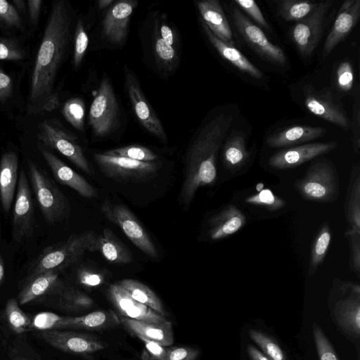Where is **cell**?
<instances>
[{
    "mask_svg": "<svg viewBox=\"0 0 360 360\" xmlns=\"http://www.w3.org/2000/svg\"><path fill=\"white\" fill-rule=\"evenodd\" d=\"M73 26L71 6L65 0L55 1L44 27L31 74L28 112L39 113L46 99L54 92L56 78L72 39Z\"/></svg>",
    "mask_w": 360,
    "mask_h": 360,
    "instance_id": "1",
    "label": "cell"
},
{
    "mask_svg": "<svg viewBox=\"0 0 360 360\" xmlns=\"http://www.w3.org/2000/svg\"><path fill=\"white\" fill-rule=\"evenodd\" d=\"M234 116L225 110L210 112L193 134L185 158L184 179L180 201L188 207L197 191L213 184L217 179V159Z\"/></svg>",
    "mask_w": 360,
    "mask_h": 360,
    "instance_id": "2",
    "label": "cell"
},
{
    "mask_svg": "<svg viewBox=\"0 0 360 360\" xmlns=\"http://www.w3.org/2000/svg\"><path fill=\"white\" fill-rule=\"evenodd\" d=\"M88 251H98V236L91 231L72 235L60 245L46 248L30 268L28 276L47 270L63 269Z\"/></svg>",
    "mask_w": 360,
    "mask_h": 360,
    "instance_id": "3",
    "label": "cell"
},
{
    "mask_svg": "<svg viewBox=\"0 0 360 360\" xmlns=\"http://www.w3.org/2000/svg\"><path fill=\"white\" fill-rule=\"evenodd\" d=\"M295 188L304 199L318 202L335 200L340 191L339 178L333 163L328 159L314 162Z\"/></svg>",
    "mask_w": 360,
    "mask_h": 360,
    "instance_id": "4",
    "label": "cell"
},
{
    "mask_svg": "<svg viewBox=\"0 0 360 360\" xmlns=\"http://www.w3.org/2000/svg\"><path fill=\"white\" fill-rule=\"evenodd\" d=\"M94 137L103 139L113 134L120 124V109L111 80L103 74L89 112Z\"/></svg>",
    "mask_w": 360,
    "mask_h": 360,
    "instance_id": "5",
    "label": "cell"
},
{
    "mask_svg": "<svg viewBox=\"0 0 360 360\" xmlns=\"http://www.w3.org/2000/svg\"><path fill=\"white\" fill-rule=\"evenodd\" d=\"M30 179L45 220L55 224L69 216L68 199L48 174L32 161L28 162Z\"/></svg>",
    "mask_w": 360,
    "mask_h": 360,
    "instance_id": "6",
    "label": "cell"
},
{
    "mask_svg": "<svg viewBox=\"0 0 360 360\" xmlns=\"http://www.w3.org/2000/svg\"><path fill=\"white\" fill-rule=\"evenodd\" d=\"M38 140L66 157L85 173L91 175L92 169L82 148L75 134L66 131L58 122L46 120L39 123Z\"/></svg>",
    "mask_w": 360,
    "mask_h": 360,
    "instance_id": "7",
    "label": "cell"
},
{
    "mask_svg": "<svg viewBox=\"0 0 360 360\" xmlns=\"http://www.w3.org/2000/svg\"><path fill=\"white\" fill-rule=\"evenodd\" d=\"M101 211L105 217L123 231L129 240L148 257L158 258V249L148 232L131 210L123 204L103 201Z\"/></svg>",
    "mask_w": 360,
    "mask_h": 360,
    "instance_id": "8",
    "label": "cell"
},
{
    "mask_svg": "<svg viewBox=\"0 0 360 360\" xmlns=\"http://www.w3.org/2000/svg\"><path fill=\"white\" fill-rule=\"evenodd\" d=\"M123 70L124 89L137 120L150 134L167 144L165 128L145 96L137 77L127 65Z\"/></svg>",
    "mask_w": 360,
    "mask_h": 360,
    "instance_id": "9",
    "label": "cell"
},
{
    "mask_svg": "<svg viewBox=\"0 0 360 360\" xmlns=\"http://www.w3.org/2000/svg\"><path fill=\"white\" fill-rule=\"evenodd\" d=\"M333 3L331 0L318 3L316 8L309 15L297 22L292 27L291 39L303 58H309L316 49Z\"/></svg>",
    "mask_w": 360,
    "mask_h": 360,
    "instance_id": "10",
    "label": "cell"
},
{
    "mask_svg": "<svg viewBox=\"0 0 360 360\" xmlns=\"http://www.w3.org/2000/svg\"><path fill=\"white\" fill-rule=\"evenodd\" d=\"M94 159L107 176L120 181H139L149 179L158 172L160 163L141 162L126 158L114 157L95 153Z\"/></svg>",
    "mask_w": 360,
    "mask_h": 360,
    "instance_id": "11",
    "label": "cell"
},
{
    "mask_svg": "<svg viewBox=\"0 0 360 360\" xmlns=\"http://www.w3.org/2000/svg\"><path fill=\"white\" fill-rule=\"evenodd\" d=\"M231 16L238 32L256 53L274 65H286L287 58L282 49L272 44L261 28L248 19L238 8L233 7Z\"/></svg>",
    "mask_w": 360,
    "mask_h": 360,
    "instance_id": "12",
    "label": "cell"
},
{
    "mask_svg": "<svg viewBox=\"0 0 360 360\" xmlns=\"http://www.w3.org/2000/svg\"><path fill=\"white\" fill-rule=\"evenodd\" d=\"M303 92L305 107L311 113L345 130L349 128L346 112L330 89L318 90L307 84Z\"/></svg>",
    "mask_w": 360,
    "mask_h": 360,
    "instance_id": "13",
    "label": "cell"
},
{
    "mask_svg": "<svg viewBox=\"0 0 360 360\" xmlns=\"http://www.w3.org/2000/svg\"><path fill=\"white\" fill-rule=\"evenodd\" d=\"M39 336L51 347L70 354L88 355L106 347L98 337L86 333L50 330L39 331Z\"/></svg>",
    "mask_w": 360,
    "mask_h": 360,
    "instance_id": "14",
    "label": "cell"
},
{
    "mask_svg": "<svg viewBox=\"0 0 360 360\" xmlns=\"http://www.w3.org/2000/svg\"><path fill=\"white\" fill-rule=\"evenodd\" d=\"M136 0H120L107 9L102 22V38L115 46H121L127 41L131 16L138 6Z\"/></svg>",
    "mask_w": 360,
    "mask_h": 360,
    "instance_id": "15",
    "label": "cell"
},
{
    "mask_svg": "<svg viewBox=\"0 0 360 360\" xmlns=\"http://www.w3.org/2000/svg\"><path fill=\"white\" fill-rule=\"evenodd\" d=\"M34 210L28 180L24 169H22L19 174L12 219V236L16 243L32 236Z\"/></svg>",
    "mask_w": 360,
    "mask_h": 360,
    "instance_id": "16",
    "label": "cell"
},
{
    "mask_svg": "<svg viewBox=\"0 0 360 360\" xmlns=\"http://www.w3.org/2000/svg\"><path fill=\"white\" fill-rule=\"evenodd\" d=\"M336 141L310 143L283 148L274 153L268 160L269 165L274 169H285L298 167L334 150Z\"/></svg>",
    "mask_w": 360,
    "mask_h": 360,
    "instance_id": "17",
    "label": "cell"
},
{
    "mask_svg": "<svg viewBox=\"0 0 360 360\" xmlns=\"http://www.w3.org/2000/svg\"><path fill=\"white\" fill-rule=\"evenodd\" d=\"M110 300L122 316L150 323H163L168 320L149 307L133 299L118 283L108 290Z\"/></svg>",
    "mask_w": 360,
    "mask_h": 360,
    "instance_id": "18",
    "label": "cell"
},
{
    "mask_svg": "<svg viewBox=\"0 0 360 360\" xmlns=\"http://www.w3.org/2000/svg\"><path fill=\"white\" fill-rule=\"evenodd\" d=\"M63 270L61 269L47 270L28 276L19 292L18 304H27L57 292L65 285L59 276Z\"/></svg>",
    "mask_w": 360,
    "mask_h": 360,
    "instance_id": "19",
    "label": "cell"
},
{
    "mask_svg": "<svg viewBox=\"0 0 360 360\" xmlns=\"http://www.w3.org/2000/svg\"><path fill=\"white\" fill-rule=\"evenodd\" d=\"M39 149L58 182L70 187L84 198H94L98 196L95 188L82 176L65 164L49 150L44 147H39Z\"/></svg>",
    "mask_w": 360,
    "mask_h": 360,
    "instance_id": "20",
    "label": "cell"
},
{
    "mask_svg": "<svg viewBox=\"0 0 360 360\" xmlns=\"http://www.w3.org/2000/svg\"><path fill=\"white\" fill-rule=\"evenodd\" d=\"M334 316L339 326L349 335H360V287L352 285L349 294L338 300L334 307Z\"/></svg>",
    "mask_w": 360,
    "mask_h": 360,
    "instance_id": "21",
    "label": "cell"
},
{
    "mask_svg": "<svg viewBox=\"0 0 360 360\" xmlns=\"http://www.w3.org/2000/svg\"><path fill=\"white\" fill-rule=\"evenodd\" d=\"M245 223L244 214L236 206L229 205L210 219L207 235L212 240H221L238 232Z\"/></svg>",
    "mask_w": 360,
    "mask_h": 360,
    "instance_id": "22",
    "label": "cell"
},
{
    "mask_svg": "<svg viewBox=\"0 0 360 360\" xmlns=\"http://www.w3.org/2000/svg\"><path fill=\"white\" fill-rule=\"evenodd\" d=\"M201 20L221 41L233 45L232 31L224 10L217 0L195 1Z\"/></svg>",
    "mask_w": 360,
    "mask_h": 360,
    "instance_id": "23",
    "label": "cell"
},
{
    "mask_svg": "<svg viewBox=\"0 0 360 360\" xmlns=\"http://www.w3.org/2000/svg\"><path fill=\"white\" fill-rule=\"evenodd\" d=\"M360 17V0L348 8L340 7L323 46V56L327 57L352 30Z\"/></svg>",
    "mask_w": 360,
    "mask_h": 360,
    "instance_id": "24",
    "label": "cell"
},
{
    "mask_svg": "<svg viewBox=\"0 0 360 360\" xmlns=\"http://www.w3.org/2000/svg\"><path fill=\"white\" fill-rule=\"evenodd\" d=\"M119 324L120 318L112 311H96L80 316H62L57 330H101Z\"/></svg>",
    "mask_w": 360,
    "mask_h": 360,
    "instance_id": "25",
    "label": "cell"
},
{
    "mask_svg": "<svg viewBox=\"0 0 360 360\" xmlns=\"http://www.w3.org/2000/svg\"><path fill=\"white\" fill-rule=\"evenodd\" d=\"M326 133L322 127L297 125L272 134L266 138V143L271 148H288L317 139Z\"/></svg>",
    "mask_w": 360,
    "mask_h": 360,
    "instance_id": "26",
    "label": "cell"
},
{
    "mask_svg": "<svg viewBox=\"0 0 360 360\" xmlns=\"http://www.w3.org/2000/svg\"><path fill=\"white\" fill-rule=\"evenodd\" d=\"M18 158L11 150L5 152L0 159V200L5 212H8L18 186Z\"/></svg>",
    "mask_w": 360,
    "mask_h": 360,
    "instance_id": "27",
    "label": "cell"
},
{
    "mask_svg": "<svg viewBox=\"0 0 360 360\" xmlns=\"http://www.w3.org/2000/svg\"><path fill=\"white\" fill-rule=\"evenodd\" d=\"M200 22L208 41L224 59L232 64L239 71L256 79H261L263 77V74L260 70L252 63L239 50L233 45L221 41L210 30L201 19H200Z\"/></svg>",
    "mask_w": 360,
    "mask_h": 360,
    "instance_id": "28",
    "label": "cell"
},
{
    "mask_svg": "<svg viewBox=\"0 0 360 360\" xmlns=\"http://www.w3.org/2000/svg\"><path fill=\"white\" fill-rule=\"evenodd\" d=\"M120 323L136 337L141 336L153 340L164 347H169L174 342L172 323L168 321L163 323H150L121 316Z\"/></svg>",
    "mask_w": 360,
    "mask_h": 360,
    "instance_id": "29",
    "label": "cell"
},
{
    "mask_svg": "<svg viewBox=\"0 0 360 360\" xmlns=\"http://www.w3.org/2000/svg\"><path fill=\"white\" fill-rule=\"evenodd\" d=\"M222 145V161L224 167L233 172L242 168L249 160L250 153L246 148L245 135L233 130Z\"/></svg>",
    "mask_w": 360,
    "mask_h": 360,
    "instance_id": "30",
    "label": "cell"
},
{
    "mask_svg": "<svg viewBox=\"0 0 360 360\" xmlns=\"http://www.w3.org/2000/svg\"><path fill=\"white\" fill-rule=\"evenodd\" d=\"M344 212L347 229L360 232V166L354 164L351 170Z\"/></svg>",
    "mask_w": 360,
    "mask_h": 360,
    "instance_id": "31",
    "label": "cell"
},
{
    "mask_svg": "<svg viewBox=\"0 0 360 360\" xmlns=\"http://www.w3.org/2000/svg\"><path fill=\"white\" fill-rule=\"evenodd\" d=\"M98 251L109 262L128 264L132 257L128 249L109 229H104L98 236Z\"/></svg>",
    "mask_w": 360,
    "mask_h": 360,
    "instance_id": "32",
    "label": "cell"
},
{
    "mask_svg": "<svg viewBox=\"0 0 360 360\" xmlns=\"http://www.w3.org/2000/svg\"><path fill=\"white\" fill-rule=\"evenodd\" d=\"M118 284L137 302L143 304L166 317L167 313L160 299L144 283L131 278H125Z\"/></svg>",
    "mask_w": 360,
    "mask_h": 360,
    "instance_id": "33",
    "label": "cell"
},
{
    "mask_svg": "<svg viewBox=\"0 0 360 360\" xmlns=\"http://www.w3.org/2000/svg\"><path fill=\"white\" fill-rule=\"evenodd\" d=\"M53 295L58 307L68 312L84 311L94 304V300L88 295L65 285Z\"/></svg>",
    "mask_w": 360,
    "mask_h": 360,
    "instance_id": "34",
    "label": "cell"
},
{
    "mask_svg": "<svg viewBox=\"0 0 360 360\" xmlns=\"http://www.w3.org/2000/svg\"><path fill=\"white\" fill-rule=\"evenodd\" d=\"M151 49L155 62L160 69L172 72L179 62L178 49L169 45L159 34L154 24L151 32Z\"/></svg>",
    "mask_w": 360,
    "mask_h": 360,
    "instance_id": "35",
    "label": "cell"
},
{
    "mask_svg": "<svg viewBox=\"0 0 360 360\" xmlns=\"http://www.w3.org/2000/svg\"><path fill=\"white\" fill-rule=\"evenodd\" d=\"M331 241V231L328 223H324L316 233L312 243L309 274L316 273L319 266L323 262Z\"/></svg>",
    "mask_w": 360,
    "mask_h": 360,
    "instance_id": "36",
    "label": "cell"
},
{
    "mask_svg": "<svg viewBox=\"0 0 360 360\" xmlns=\"http://www.w3.org/2000/svg\"><path fill=\"white\" fill-rule=\"evenodd\" d=\"M318 3L309 1L283 0L278 1V12L285 21H300L309 15Z\"/></svg>",
    "mask_w": 360,
    "mask_h": 360,
    "instance_id": "37",
    "label": "cell"
},
{
    "mask_svg": "<svg viewBox=\"0 0 360 360\" xmlns=\"http://www.w3.org/2000/svg\"><path fill=\"white\" fill-rule=\"evenodd\" d=\"M5 314L9 326L15 333L22 334L30 328L31 319L20 308L15 299L7 301Z\"/></svg>",
    "mask_w": 360,
    "mask_h": 360,
    "instance_id": "38",
    "label": "cell"
},
{
    "mask_svg": "<svg viewBox=\"0 0 360 360\" xmlns=\"http://www.w3.org/2000/svg\"><path fill=\"white\" fill-rule=\"evenodd\" d=\"M104 155L126 158L141 162H155L159 159L158 155L150 148L140 145H130L106 150Z\"/></svg>",
    "mask_w": 360,
    "mask_h": 360,
    "instance_id": "39",
    "label": "cell"
},
{
    "mask_svg": "<svg viewBox=\"0 0 360 360\" xmlns=\"http://www.w3.org/2000/svg\"><path fill=\"white\" fill-rule=\"evenodd\" d=\"M62 113L75 129L84 131L85 105L82 98L75 97L67 101L63 106Z\"/></svg>",
    "mask_w": 360,
    "mask_h": 360,
    "instance_id": "40",
    "label": "cell"
},
{
    "mask_svg": "<svg viewBox=\"0 0 360 360\" xmlns=\"http://www.w3.org/2000/svg\"><path fill=\"white\" fill-rule=\"evenodd\" d=\"M248 334L270 360H286L283 351L271 337L255 329H250Z\"/></svg>",
    "mask_w": 360,
    "mask_h": 360,
    "instance_id": "41",
    "label": "cell"
},
{
    "mask_svg": "<svg viewBox=\"0 0 360 360\" xmlns=\"http://www.w3.org/2000/svg\"><path fill=\"white\" fill-rule=\"evenodd\" d=\"M89 45V37L84 20L79 18L75 26L72 64L75 69L81 65Z\"/></svg>",
    "mask_w": 360,
    "mask_h": 360,
    "instance_id": "42",
    "label": "cell"
},
{
    "mask_svg": "<svg viewBox=\"0 0 360 360\" xmlns=\"http://www.w3.org/2000/svg\"><path fill=\"white\" fill-rule=\"evenodd\" d=\"M245 202L252 205L264 207L271 212L277 211L285 205V202L282 198L267 188L248 197Z\"/></svg>",
    "mask_w": 360,
    "mask_h": 360,
    "instance_id": "43",
    "label": "cell"
},
{
    "mask_svg": "<svg viewBox=\"0 0 360 360\" xmlns=\"http://www.w3.org/2000/svg\"><path fill=\"white\" fill-rule=\"evenodd\" d=\"M0 27L8 30H24L20 14L11 2L0 0Z\"/></svg>",
    "mask_w": 360,
    "mask_h": 360,
    "instance_id": "44",
    "label": "cell"
},
{
    "mask_svg": "<svg viewBox=\"0 0 360 360\" xmlns=\"http://www.w3.org/2000/svg\"><path fill=\"white\" fill-rule=\"evenodd\" d=\"M26 55L25 49L18 40L0 37V60H22Z\"/></svg>",
    "mask_w": 360,
    "mask_h": 360,
    "instance_id": "45",
    "label": "cell"
},
{
    "mask_svg": "<svg viewBox=\"0 0 360 360\" xmlns=\"http://www.w3.org/2000/svg\"><path fill=\"white\" fill-rule=\"evenodd\" d=\"M313 335L319 360H339L331 343L315 323L313 324Z\"/></svg>",
    "mask_w": 360,
    "mask_h": 360,
    "instance_id": "46",
    "label": "cell"
},
{
    "mask_svg": "<svg viewBox=\"0 0 360 360\" xmlns=\"http://www.w3.org/2000/svg\"><path fill=\"white\" fill-rule=\"evenodd\" d=\"M354 69L349 60H343L338 66L335 72V84L338 89L343 92L350 91L354 85Z\"/></svg>",
    "mask_w": 360,
    "mask_h": 360,
    "instance_id": "47",
    "label": "cell"
},
{
    "mask_svg": "<svg viewBox=\"0 0 360 360\" xmlns=\"http://www.w3.org/2000/svg\"><path fill=\"white\" fill-rule=\"evenodd\" d=\"M348 240L350 258L349 266L351 269L357 275L360 273V232L347 229L345 233Z\"/></svg>",
    "mask_w": 360,
    "mask_h": 360,
    "instance_id": "48",
    "label": "cell"
},
{
    "mask_svg": "<svg viewBox=\"0 0 360 360\" xmlns=\"http://www.w3.org/2000/svg\"><path fill=\"white\" fill-rule=\"evenodd\" d=\"M62 316L50 311H43L36 314L31 319L30 328L39 331L57 330Z\"/></svg>",
    "mask_w": 360,
    "mask_h": 360,
    "instance_id": "49",
    "label": "cell"
},
{
    "mask_svg": "<svg viewBox=\"0 0 360 360\" xmlns=\"http://www.w3.org/2000/svg\"><path fill=\"white\" fill-rule=\"evenodd\" d=\"M352 129V143L354 151L359 153L360 149V99L359 90L356 91L353 109L352 121L349 122Z\"/></svg>",
    "mask_w": 360,
    "mask_h": 360,
    "instance_id": "50",
    "label": "cell"
},
{
    "mask_svg": "<svg viewBox=\"0 0 360 360\" xmlns=\"http://www.w3.org/2000/svg\"><path fill=\"white\" fill-rule=\"evenodd\" d=\"M233 2L245 12L257 25L269 29V25L266 20L257 4L253 0H234Z\"/></svg>",
    "mask_w": 360,
    "mask_h": 360,
    "instance_id": "51",
    "label": "cell"
},
{
    "mask_svg": "<svg viewBox=\"0 0 360 360\" xmlns=\"http://www.w3.org/2000/svg\"><path fill=\"white\" fill-rule=\"evenodd\" d=\"M137 338L144 345V349L142 354V359L143 360H164L167 354V347H164L153 340L141 336Z\"/></svg>",
    "mask_w": 360,
    "mask_h": 360,
    "instance_id": "52",
    "label": "cell"
},
{
    "mask_svg": "<svg viewBox=\"0 0 360 360\" xmlns=\"http://www.w3.org/2000/svg\"><path fill=\"white\" fill-rule=\"evenodd\" d=\"M200 351L192 347H167L164 360H196Z\"/></svg>",
    "mask_w": 360,
    "mask_h": 360,
    "instance_id": "53",
    "label": "cell"
},
{
    "mask_svg": "<svg viewBox=\"0 0 360 360\" xmlns=\"http://www.w3.org/2000/svg\"><path fill=\"white\" fill-rule=\"evenodd\" d=\"M155 25L160 36L170 46L177 49L179 46V38L176 30L173 28L166 20L165 16H162L161 20L155 22Z\"/></svg>",
    "mask_w": 360,
    "mask_h": 360,
    "instance_id": "54",
    "label": "cell"
},
{
    "mask_svg": "<svg viewBox=\"0 0 360 360\" xmlns=\"http://www.w3.org/2000/svg\"><path fill=\"white\" fill-rule=\"evenodd\" d=\"M78 281L82 285L92 288L101 285L104 277L98 272L84 269L78 272Z\"/></svg>",
    "mask_w": 360,
    "mask_h": 360,
    "instance_id": "55",
    "label": "cell"
},
{
    "mask_svg": "<svg viewBox=\"0 0 360 360\" xmlns=\"http://www.w3.org/2000/svg\"><path fill=\"white\" fill-rule=\"evenodd\" d=\"M13 82L12 77L0 70V101H6L12 95Z\"/></svg>",
    "mask_w": 360,
    "mask_h": 360,
    "instance_id": "56",
    "label": "cell"
},
{
    "mask_svg": "<svg viewBox=\"0 0 360 360\" xmlns=\"http://www.w3.org/2000/svg\"><path fill=\"white\" fill-rule=\"evenodd\" d=\"M43 1L29 0L27 1V9L29 14V19L32 27H35L39 18Z\"/></svg>",
    "mask_w": 360,
    "mask_h": 360,
    "instance_id": "57",
    "label": "cell"
},
{
    "mask_svg": "<svg viewBox=\"0 0 360 360\" xmlns=\"http://www.w3.org/2000/svg\"><path fill=\"white\" fill-rule=\"evenodd\" d=\"M60 105V97L58 93L53 92L51 94L43 103L40 112H51L58 108Z\"/></svg>",
    "mask_w": 360,
    "mask_h": 360,
    "instance_id": "58",
    "label": "cell"
},
{
    "mask_svg": "<svg viewBox=\"0 0 360 360\" xmlns=\"http://www.w3.org/2000/svg\"><path fill=\"white\" fill-rule=\"evenodd\" d=\"M247 350L251 360H270L263 352L251 345L247 347Z\"/></svg>",
    "mask_w": 360,
    "mask_h": 360,
    "instance_id": "59",
    "label": "cell"
},
{
    "mask_svg": "<svg viewBox=\"0 0 360 360\" xmlns=\"http://www.w3.org/2000/svg\"><path fill=\"white\" fill-rule=\"evenodd\" d=\"M18 13L25 14L27 11V1L24 0H13L11 1Z\"/></svg>",
    "mask_w": 360,
    "mask_h": 360,
    "instance_id": "60",
    "label": "cell"
},
{
    "mask_svg": "<svg viewBox=\"0 0 360 360\" xmlns=\"http://www.w3.org/2000/svg\"><path fill=\"white\" fill-rule=\"evenodd\" d=\"M115 2V1L114 0H99L97 4L98 8L103 10L109 8Z\"/></svg>",
    "mask_w": 360,
    "mask_h": 360,
    "instance_id": "61",
    "label": "cell"
},
{
    "mask_svg": "<svg viewBox=\"0 0 360 360\" xmlns=\"http://www.w3.org/2000/svg\"><path fill=\"white\" fill-rule=\"evenodd\" d=\"M4 274H5V270H4V261L0 255V285L4 280Z\"/></svg>",
    "mask_w": 360,
    "mask_h": 360,
    "instance_id": "62",
    "label": "cell"
},
{
    "mask_svg": "<svg viewBox=\"0 0 360 360\" xmlns=\"http://www.w3.org/2000/svg\"><path fill=\"white\" fill-rule=\"evenodd\" d=\"M13 360H30V359L25 358L24 356H15V357H13Z\"/></svg>",
    "mask_w": 360,
    "mask_h": 360,
    "instance_id": "63",
    "label": "cell"
},
{
    "mask_svg": "<svg viewBox=\"0 0 360 360\" xmlns=\"http://www.w3.org/2000/svg\"><path fill=\"white\" fill-rule=\"evenodd\" d=\"M0 238H1V226H0Z\"/></svg>",
    "mask_w": 360,
    "mask_h": 360,
    "instance_id": "64",
    "label": "cell"
}]
</instances>
